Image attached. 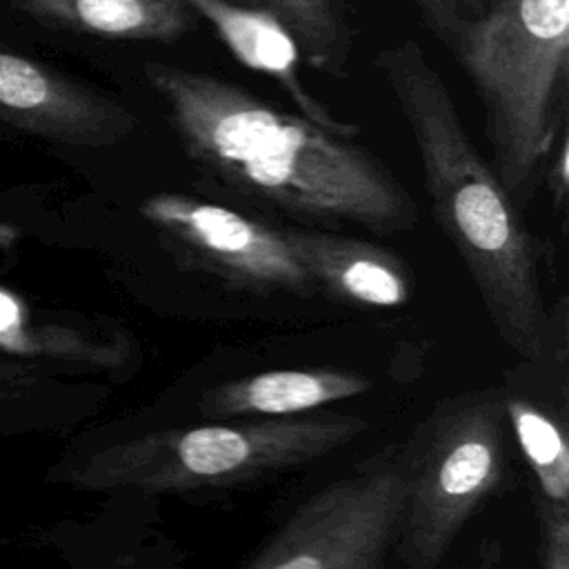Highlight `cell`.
<instances>
[{
	"mask_svg": "<svg viewBox=\"0 0 569 569\" xmlns=\"http://www.w3.org/2000/svg\"><path fill=\"white\" fill-rule=\"evenodd\" d=\"M189 162L222 187L311 222L407 231L418 207L402 184L347 133L280 111L216 76L147 62Z\"/></svg>",
	"mask_w": 569,
	"mask_h": 569,
	"instance_id": "1",
	"label": "cell"
},
{
	"mask_svg": "<svg viewBox=\"0 0 569 569\" xmlns=\"http://www.w3.org/2000/svg\"><path fill=\"white\" fill-rule=\"evenodd\" d=\"M413 136L433 220L462 258L502 342L525 360L547 347L536 240L516 200L478 153L438 69L413 40L376 56Z\"/></svg>",
	"mask_w": 569,
	"mask_h": 569,
	"instance_id": "2",
	"label": "cell"
},
{
	"mask_svg": "<svg viewBox=\"0 0 569 569\" xmlns=\"http://www.w3.org/2000/svg\"><path fill=\"white\" fill-rule=\"evenodd\" d=\"M487 113L496 176L516 200L545 164L569 60V0H491L456 36Z\"/></svg>",
	"mask_w": 569,
	"mask_h": 569,
	"instance_id": "3",
	"label": "cell"
},
{
	"mask_svg": "<svg viewBox=\"0 0 569 569\" xmlns=\"http://www.w3.org/2000/svg\"><path fill=\"white\" fill-rule=\"evenodd\" d=\"M362 416L309 411L284 418H236L229 425L176 427L116 442L76 473L84 489L193 493L256 485L356 440Z\"/></svg>",
	"mask_w": 569,
	"mask_h": 569,
	"instance_id": "4",
	"label": "cell"
},
{
	"mask_svg": "<svg viewBox=\"0 0 569 569\" xmlns=\"http://www.w3.org/2000/svg\"><path fill=\"white\" fill-rule=\"evenodd\" d=\"M507 429L500 389L449 398L422 422L393 551L402 569H438L471 516L498 491Z\"/></svg>",
	"mask_w": 569,
	"mask_h": 569,
	"instance_id": "5",
	"label": "cell"
},
{
	"mask_svg": "<svg viewBox=\"0 0 569 569\" xmlns=\"http://www.w3.org/2000/svg\"><path fill=\"white\" fill-rule=\"evenodd\" d=\"M409 458L385 456L305 500L240 569H389Z\"/></svg>",
	"mask_w": 569,
	"mask_h": 569,
	"instance_id": "6",
	"label": "cell"
},
{
	"mask_svg": "<svg viewBox=\"0 0 569 569\" xmlns=\"http://www.w3.org/2000/svg\"><path fill=\"white\" fill-rule=\"evenodd\" d=\"M140 213L178 262L209 273L236 291L298 298L318 291L284 229L171 191L149 196L140 204Z\"/></svg>",
	"mask_w": 569,
	"mask_h": 569,
	"instance_id": "7",
	"label": "cell"
},
{
	"mask_svg": "<svg viewBox=\"0 0 569 569\" xmlns=\"http://www.w3.org/2000/svg\"><path fill=\"white\" fill-rule=\"evenodd\" d=\"M0 124L64 147H111L138 120L118 100L0 47Z\"/></svg>",
	"mask_w": 569,
	"mask_h": 569,
	"instance_id": "8",
	"label": "cell"
},
{
	"mask_svg": "<svg viewBox=\"0 0 569 569\" xmlns=\"http://www.w3.org/2000/svg\"><path fill=\"white\" fill-rule=\"evenodd\" d=\"M191 11L202 16L224 47L251 71L269 76L298 107L300 116L338 133L356 136L358 127L342 122L318 100L300 69V49L293 36L267 11L238 4L233 0H182Z\"/></svg>",
	"mask_w": 569,
	"mask_h": 569,
	"instance_id": "9",
	"label": "cell"
},
{
	"mask_svg": "<svg viewBox=\"0 0 569 569\" xmlns=\"http://www.w3.org/2000/svg\"><path fill=\"white\" fill-rule=\"evenodd\" d=\"M318 291L365 307H400L411 298L407 262L382 244L329 231L284 229Z\"/></svg>",
	"mask_w": 569,
	"mask_h": 569,
	"instance_id": "10",
	"label": "cell"
},
{
	"mask_svg": "<svg viewBox=\"0 0 569 569\" xmlns=\"http://www.w3.org/2000/svg\"><path fill=\"white\" fill-rule=\"evenodd\" d=\"M369 378L345 369H278L222 382L200 396L207 418H284L365 393Z\"/></svg>",
	"mask_w": 569,
	"mask_h": 569,
	"instance_id": "11",
	"label": "cell"
},
{
	"mask_svg": "<svg viewBox=\"0 0 569 569\" xmlns=\"http://www.w3.org/2000/svg\"><path fill=\"white\" fill-rule=\"evenodd\" d=\"M42 22L116 38L173 42L191 29L193 11L182 0H11Z\"/></svg>",
	"mask_w": 569,
	"mask_h": 569,
	"instance_id": "12",
	"label": "cell"
},
{
	"mask_svg": "<svg viewBox=\"0 0 569 569\" xmlns=\"http://www.w3.org/2000/svg\"><path fill=\"white\" fill-rule=\"evenodd\" d=\"M505 418L527 460L538 493L569 505V445L558 420L520 393H505Z\"/></svg>",
	"mask_w": 569,
	"mask_h": 569,
	"instance_id": "13",
	"label": "cell"
},
{
	"mask_svg": "<svg viewBox=\"0 0 569 569\" xmlns=\"http://www.w3.org/2000/svg\"><path fill=\"white\" fill-rule=\"evenodd\" d=\"M271 13L296 40L300 53L322 69L340 67L347 56V31L333 0H233Z\"/></svg>",
	"mask_w": 569,
	"mask_h": 569,
	"instance_id": "14",
	"label": "cell"
},
{
	"mask_svg": "<svg viewBox=\"0 0 569 569\" xmlns=\"http://www.w3.org/2000/svg\"><path fill=\"white\" fill-rule=\"evenodd\" d=\"M538 569H569V505L536 496Z\"/></svg>",
	"mask_w": 569,
	"mask_h": 569,
	"instance_id": "15",
	"label": "cell"
},
{
	"mask_svg": "<svg viewBox=\"0 0 569 569\" xmlns=\"http://www.w3.org/2000/svg\"><path fill=\"white\" fill-rule=\"evenodd\" d=\"M547 158H549L547 189L551 193V204L556 211H562L569 198V138H567L565 122L560 124Z\"/></svg>",
	"mask_w": 569,
	"mask_h": 569,
	"instance_id": "16",
	"label": "cell"
},
{
	"mask_svg": "<svg viewBox=\"0 0 569 569\" xmlns=\"http://www.w3.org/2000/svg\"><path fill=\"white\" fill-rule=\"evenodd\" d=\"M420 7L425 9V13L429 16L431 24L440 31V33H449V40H456V36L460 33L465 20L460 9L456 7L453 0H418Z\"/></svg>",
	"mask_w": 569,
	"mask_h": 569,
	"instance_id": "17",
	"label": "cell"
},
{
	"mask_svg": "<svg viewBox=\"0 0 569 569\" xmlns=\"http://www.w3.org/2000/svg\"><path fill=\"white\" fill-rule=\"evenodd\" d=\"M502 567V545L498 540H487L471 569H500Z\"/></svg>",
	"mask_w": 569,
	"mask_h": 569,
	"instance_id": "18",
	"label": "cell"
},
{
	"mask_svg": "<svg viewBox=\"0 0 569 569\" xmlns=\"http://www.w3.org/2000/svg\"><path fill=\"white\" fill-rule=\"evenodd\" d=\"M18 318H20V309H18L16 300L0 291V333H4L11 327H16Z\"/></svg>",
	"mask_w": 569,
	"mask_h": 569,
	"instance_id": "19",
	"label": "cell"
},
{
	"mask_svg": "<svg viewBox=\"0 0 569 569\" xmlns=\"http://www.w3.org/2000/svg\"><path fill=\"white\" fill-rule=\"evenodd\" d=\"M456 2V7L460 9V13L462 11H467V13H480L491 0H453Z\"/></svg>",
	"mask_w": 569,
	"mask_h": 569,
	"instance_id": "20",
	"label": "cell"
}]
</instances>
